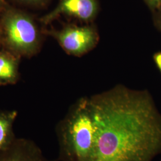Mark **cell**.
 <instances>
[{
	"label": "cell",
	"mask_w": 161,
	"mask_h": 161,
	"mask_svg": "<svg viewBox=\"0 0 161 161\" xmlns=\"http://www.w3.org/2000/svg\"><path fill=\"white\" fill-rule=\"evenodd\" d=\"M97 125L92 161H152L161 153V115L149 93L117 86L90 97Z\"/></svg>",
	"instance_id": "1"
},
{
	"label": "cell",
	"mask_w": 161,
	"mask_h": 161,
	"mask_svg": "<svg viewBox=\"0 0 161 161\" xmlns=\"http://www.w3.org/2000/svg\"><path fill=\"white\" fill-rule=\"evenodd\" d=\"M58 161H92L97 125L88 97L80 98L56 127Z\"/></svg>",
	"instance_id": "2"
},
{
	"label": "cell",
	"mask_w": 161,
	"mask_h": 161,
	"mask_svg": "<svg viewBox=\"0 0 161 161\" xmlns=\"http://www.w3.org/2000/svg\"><path fill=\"white\" fill-rule=\"evenodd\" d=\"M4 26L9 44L23 53L32 52L36 46L38 33L32 20L21 12L10 10L4 18Z\"/></svg>",
	"instance_id": "3"
},
{
	"label": "cell",
	"mask_w": 161,
	"mask_h": 161,
	"mask_svg": "<svg viewBox=\"0 0 161 161\" xmlns=\"http://www.w3.org/2000/svg\"><path fill=\"white\" fill-rule=\"evenodd\" d=\"M54 36L66 52L76 56L92 50L99 40L97 30L92 25L68 26L56 32Z\"/></svg>",
	"instance_id": "4"
},
{
	"label": "cell",
	"mask_w": 161,
	"mask_h": 161,
	"mask_svg": "<svg viewBox=\"0 0 161 161\" xmlns=\"http://www.w3.org/2000/svg\"><path fill=\"white\" fill-rule=\"evenodd\" d=\"M97 0H60L57 7L43 18L48 23L60 15H66L84 22L92 21L97 14Z\"/></svg>",
	"instance_id": "5"
},
{
	"label": "cell",
	"mask_w": 161,
	"mask_h": 161,
	"mask_svg": "<svg viewBox=\"0 0 161 161\" xmlns=\"http://www.w3.org/2000/svg\"><path fill=\"white\" fill-rule=\"evenodd\" d=\"M0 161H53L47 159L32 140L17 138L8 147L0 151Z\"/></svg>",
	"instance_id": "6"
},
{
	"label": "cell",
	"mask_w": 161,
	"mask_h": 161,
	"mask_svg": "<svg viewBox=\"0 0 161 161\" xmlns=\"http://www.w3.org/2000/svg\"><path fill=\"white\" fill-rule=\"evenodd\" d=\"M16 116L15 111H0V151L8 147L16 138L13 131Z\"/></svg>",
	"instance_id": "7"
},
{
	"label": "cell",
	"mask_w": 161,
	"mask_h": 161,
	"mask_svg": "<svg viewBox=\"0 0 161 161\" xmlns=\"http://www.w3.org/2000/svg\"><path fill=\"white\" fill-rule=\"evenodd\" d=\"M16 78L15 64L12 60L0 56V83L10 82Z\"/></svg>",
	"instance_id": "8"
},
{
	"label": "cell",
	"mask_w": 161,
	"mask_h": 161,
	"mask_svg": "<svg viewBox=\"0 0 161 161\" xmlns=\"http://www.w3.org/2000/svg\"><path fill=\"white\" fill-rule=\"evenodd\" d=\"M148 4L152 8H159L161 6V0H146Z\"/></svg>",
	"instance_id": "9"
},
{
	"label": "cell",
	"mask_w": 161,
	"mask_h": 161,
	"mask_svg": "<svg viewBox=\"0 0 161 161\" xmlns=\"http://www.w3.org/2000/svg\"><path fill=\"white\" fill-rule=\"evenodd\" d=\"M154 61L161 72V53H158L153 56Z\"/></svg>",
	"instance_id": "10"
},
{
	"label": "cell",
	"mask_w": 161,
	"mask_h": 161,
	"mask_svg": "<svg viewBox=\"0 0 161 161\" xmlns=\"http://www.w3.org/2000/svg\"><path fill=\"white\" fill-rule=\"evenodd\" d=\"M23 1H26L28 3H40L44 0H22Z\"/></svg>",
	"instance_id": "11"
},
{
	"label": "cell",
	"mask_w": 161,
	"mask_h": 161,
	"mask_svg": "<svg viewBox=\"0 0 161 161\" xmlns=\"http://www.w3.org/2000/svg\"><path fill=\"white\" fill-rule=\"evenodd\" d=\"M159 25H160V26H161V16L160 19H159Z\"/></svg>",
	"instance_id": "12"
},
{
	"label": "cell",
	"mask_w": 161,
	"mask_h": 161,
	"mask_svg": "<svg viewBox=\"0 0 161 161\" xmlns=\"http://www.w3.org/2000/svg\"><path fill=\"white\" fill-rule=\"evenodd\" d=\"M1 0H0V6H1Z\"/></svg>",
	"instance_id": "13"
}]
</instances>
